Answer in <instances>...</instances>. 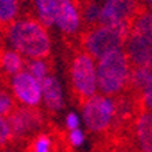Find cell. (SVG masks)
<instances>
[{
    "label": "cell",
    "instance_id": "cell-17",
    "mask_svg": "<svg viewBox=\"0 0 152 152\" xmlns=\"http://www.w3.org/2000/svg\"><path fill=\"white\" fill-rule=\"evenodd\" d=\"M82 11V19L84 23L92 28L100 23V18H102V4L96 3V1H89L81 8Z\"/></svg>",
    "mask_w": 152,
    "mask_h": 152
},
{
    "label": "cell",
    "instance_id": "cell-8",
    "mask_svg": "<svg viewBox=\"0 0 152 152\" xmlns=\"http://www.w3.org/2000/svg\"><path fill=\"white\" fill-rule=\"evenodd\" d=\"M8 85L10 92L19 106L39 108V106L42 104L41 82L33 77L28 70H23L11 77L8 80Z\"/></svg>",
    "mask_w": 152,
    "mask_h": 152
},
{
    "label": "cell",
    "instance_id": "cell-5",
    "mask_svg": "<svg viewBox=\"0 0 152 152\" xmlns=\"http://www.w3.org/2000/svg\"><path fill=\"white\" fill-rule=\"evenodd\" d=\"M117 111L115 97L97 93L82 102L80 114L86 130L95 134H102L115 125Z\"/></svg>",
    "mask_w": 152,
    "mask_h": 152
},
{
    "label": "cell",
    "instance_id": "cell-2",
    "mask_svg": "<svg viewBox=\"0 0 152 152\" xmlns=\"http://www.w3.org/2000/svg\"><path fill=\"white\" fill-rule=\"evenodd\" d=\"M130 59L125 50H117L97 59L99 93L107 96H121L129 88L132 74Z\"/></svg>",
    "mask_w": 152,
    "mask_h": 152
},
{
    "label": "cell",
    "instance_id": "cell-26",
    "mask_svg": "<svg viewBox=\"0 0 152 152\" xmlns=\"http://www.w3.org/2000/svg\"><path fill=\"white\" fill-rule=\"evenodd\" d=\"M141 4L145 7V10H151L152 11V0H140Z\"/></svg>",
    "mask_w": 152,
    "mask_h": 152
},
{
    "label": "cell",
    "instance_id": "cell-18",
    "mask_svg": "<svg viewBox=\"0 0 152 152\" xmlns=\"http://www.w3.org/2000/svg\"><path fill=\"white\" fill-rule=\"evenodd\" d=\"M26 70L34 78H37L40 82H42L51 74L50 64H48L47 59H29L26 63Z\"/></svg>",
    "mask_w": 152,
    "mask_h": 152
},
{
    "label": "cell",
    "instance_id": "cell-4",
    "mask_svg": "<svg viewBox=\"0 0 152 152\" xmlns=\"http://www.w3.org/2000/svg\"><path fill=\"white\" fill-rule=\"evenodd\" d=\"M133 66H152V11H140L133 19L125 44Z\"/></svg>",
    "mask_w": 152,
    "mask_h": 152
},
{
    "label": "cell",
    "instance_id": "cell-7",
    "mask_svg": "<svg viewBox=\"0 0 152 152\" xmlns=\"http://www.w3.org/2000/svg\"><path fill=\"white\" fill-rule=\"evenodd\" d=\"M7 118L14 140H25L29 137H36L39 133H41L42 126L45 124L42 113L34 107L19 106Z\"/></svg>",
    "mask_w": 152,
    "mask_h": 152
},
{
    "label": "cell",
    "instance_id": "cell-20",
    "mask_svg": "<svg viewBox=\"0 0 152 152\" xmlns=\"http://www.w3.org/2000/svg\"><path fill=\"white\" fill-rule=\"evenodd\" d=\"M17 102L10 91L0 88V114L4 117H8L12 111L17 108Z\"/></svg>",
    "mask_w": 152,
    "mask_h": 152
},
{
    "label": "cell",
    "instance_id": "cell-3",
    "mask_svg": "<svg viewBox=\"0 0 152 152\" xmlns=\"http://www.w3.org/2000/svg\"><path fill=\"white\" fill-rule=\"evenodd\" d=\"M130 25H104L89 28L81 40L82 51L96 60L117 50H125Z\"/></svg>",
    "mask_w": 152,
    "mask_h": 152
},
{
    "label": "cell",
    "instance_id": "cell-24",
    "mask_svg": "<svg viewBox=\"0 0 152 152\" xmlns=\"http://www.w3.org/2000/svg\"><path fill=\"white\" fill-rule=\"evenodd\" d=\"M138 96H140V103H141L142 110L152 113V82Z\"/></svg>",
    "mask_w": 152,
    "mask_h": 152
},
{
    "label": "cell",
    "instance_id": "cell-15",
    "mask_svg": "<svg viewBox=\"0 0 152 152\" xmlns=\"http://www.w3.org/2000/svg\"><path fill=\"white\" fill-rule=\"evenodd\" d=\"M152 82V66H133L129 81V89L133 93H140Z\"/></svg>",
    "mask_w": 152,
    "mask_h": 152
},
{
    "label": "cell",
    "instance_id": "cell-12",
    "mask_svg": "<svg viewBox=\"0 0 152 152\" xmlns=\"http://www.w3.org/2000/svg\"><path fill=\"white\" fill-rule=\"evenodd\" d=\"M133 140L138 152H152V113L140 111L133 121Z\"/></svg>",
    "mask_w": 152,
    "mask_h": 152
},
{
    "label": "cell",
    "instance_id": "cell-10",
    "mask_svg": "<svg viewBox=\"0 0 152 152\" xmlns=\"http://www.w3.org/2000/svg\"><path fill=\"white\" fill-rule=\"evenodd\" d=\"M84 23L82 11L75 0H59L53 28L64 36H75Z\"/></svg>",
    "mask_w": 152,
    "mask_h": 152
},
{
    "label": "cell",
    "instance_id": "cell-21",
    "mask_svg": "<svg viewBox=\"0 0 152 152\" xmlns=\"http://www.w3.org/2000/svg\"><path fill=\"white\" fill-rule=\"evenodd\" d=\"M12 138V132H11V126L8 122V118L0 114V148H3Z\"/></svg>",
    "mask_w": 152,
    "mask_h": 152
},
{
    "label": "cell",
    "instance_id": "cell-22",
    "mask_svg": "<svg viewBox=\"0 0 152 152\" xmlns=\"http://www.w3.org/2000/svg\"><path fill=\"white\" fill-rule=\"evenodd\" d=\"M67 142L73 148H81L86 142V132L82 127L67 132Z\"/></svg>",
    "mask_w": 152,
    "mask_h": 152
},
{
    "label": "cell",
    "instance_id": "cell-27",
    "mask_svg": "<svg viewBox=\"0 0 152 152\" xmlns=\"http://www.w3.org/2000/svg\"><path fill=\"white\" fill-rule=\"evenodd\" d=\"M4 152H7V151H4Z\"/></svg>",
    "mask_w": 152,
    "mask_h": 152
},
{
    "label": "cell",
    "instance_id": "cell-9",
    "mask_svg": "<svg viewBox=\"0 0 152 152\" xmlns=\"http://www.w3.org/2000/svg\"><path fill=\"white\" fill-rule=\"evenodd\" d=\"M140 0H104L102 3L100 23L130 25L140 12Z\"/></svg>",
    "mask_w": 152,
    "mask_h": 152
},
{
    "label": "cell",
    "instance_id": "cell-14",
    "mask_svg": "<svg viewBox=\"0 0 152 152\" xmlns=\"http://www.w3.org/2000/svg\"><path fill=\"white\" fill-rule=\"evenodd\" d=\"M58 3H59V0H32L34 18L39 19L48 29L53 28Z\"/></svg>",
    "mask_w": 152,
    "mask_h": 152
},
{
    "label": "cell",
    "instance_id": "cell-28",
    "mask_svg": "<svg viewBox=\"0 0 152 152\" xmlns=\"http://www.w3.org/2000/svg\"><path fill=\"white\" fill-rule=\"evenodd\" d=\"M0 73H1V71H0Z\"/></svg>",
    "mask_w": 152,
    "mask_h": 152
},
{
    "label": "cell",
    "instance_id": "cell-6",
    "mask_svg": "<svg viewBox=\"0 0 152 152\" xmlns=\"http://www.w3.org/2000/svg\"><path fill=\"white\" fill-rule=\"evenodd\" d=\"M69 78L73 92L82 102L97 95V60L85 51L77 52L69 66Z\"/></svg>",
    "mask_w": 152,
    "mask_h": 152
},
{
    "label": "cell",
    "instance_id": "cell-11",
    "mask_svg": "<svg viewBox=\"0 0 152 152\" xmlns=\"http://www.w3.org/2000/svg\"><path fill=\"white\" fill-rule=\"evenodd\" d=\"M42 91V106L47 111L52 114H58L63 110L64 103V89L60 80L53 74H50L48 77L41 82Z\"/></svg>",
    "mask_w": 152,
    "mask_h": 152
},
{
    "label": "cell",
    "instance_id": "cell-23",
    "mask_svg": "<svg viewBox=\"0 0 152 152\" xmlns=\"http://www.w3.org/2000/svg\"><path fill=\"white\" fill-rule=\"evenodd\" d=\"M64 127L66 130H75L78 127H82V118L80 113H75V111H69L66 115H64Z\"/></svg>",
    "mask_w": 152,
    "mask_h": 152
},
{
    "label": "cell",
    "instance_id": "cell-25",
    "mask_svg": "<svg viewBox=\"0 0 152 152\" xmlns=\"http://www.w3.org/2000/svg\"><path fill=\"white\" fill-rule=\"evenodd\" d=\"M110 152H138L134 148H129V147H125V145H121V147H115L113 148Z\"/></svg>",
    "mask_w": 152,
    "mask_h": 152
},
{
    "label": "cell",
    "instance_id": "cell-1",
    "mask_svg": "<svg viewBox=\"0 0 152 152\" xmlns=\"http://www.w3.org/2000/svg\"><path fill=\"white\" fill-rule=\"evenodd\" d=\"M6 45L18 51L26 59H47L52 51L48 28L34 17H19L3 29Z\"/></svg>",
    "mask_w": 152,
    "mask_h": 152
},
{
    "label": "cell",
    "instance_id": "cell-19",
    "mask_svg": "<svg viewBox=\"0 0 152 152\" xmlns=\"http://www.w3.org/2000/svg\"><path fill=\"white\" fill-rule=\"evenodd\" d=\"M55 142L53 138L48 133H39V134L33 137L32 145H30V152H55L53 149Z\"/></svg>",
    "mask_w": 152,
    "mask_h": 152
},
{
    "label": "cell",
    "instance_id": "cell-16",
    "mask_svg": "<svg viewBox=\"0 0 152 152\" xmlns=\"http://www.w3.org/2000/svg\"><path fill=\"white\" fill-rule=\"evenodd\" d=\"M22 0H0V26L6 28L21 15Z\"/></svg>",
    "mask_w": 152,
    "mask_h": 152
},
{
    "label": "cell",
    "instance_id": "cell-13",
    "mask_svg": "<svg viewBox=\"0 0 152 152\" xmlns=\"http://www.w3.org/2000/svg\"><path fill=\"white\" fill-rule=\"evenodd\" d=\"M26 63L28 59L22 56L18 51L7 45L0 50V71L6 77L11 78L18 73L26 70Z\"/></svg>",
    "mask_w": 152,
    "mask_h": 152
}]
</instances>
